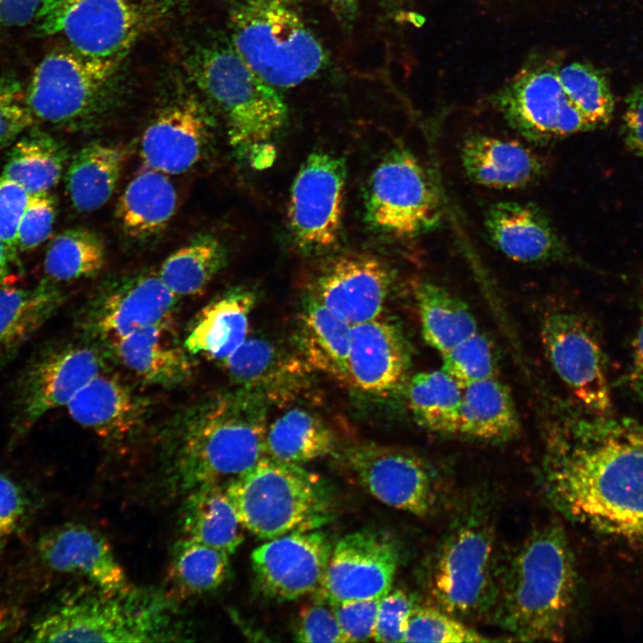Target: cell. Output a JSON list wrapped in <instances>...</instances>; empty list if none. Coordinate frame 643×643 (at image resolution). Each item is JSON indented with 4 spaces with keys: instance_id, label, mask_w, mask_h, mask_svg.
<instances>
[{
    "instance_id": "cell-46",
    "label": "cell",
    "mask_w": 643,
    "mask_h": 643,
    "mask_svg": "<svg viewBox=\"0 0 643 643\" xmlns=\"http://www.w3.org/2000/svg\"><path fill=\"white\" fill-rule=\"evenodd\" d=\"M34 122L26 90L13 79H0V152L30 129Z\"/></svg>"
},
{
    "instance_id": "cell-20",
    "label": "cell",
    "mask_w": 643,
    "mask_h": 643,
    "mask_svg": "<svg viewBox=\"0 0 643 643\" xmlns=\"http://www.w3.org/2000/svg\"><path fill=\"white\" fill-rule=\"evenodd\" d=\"M391 286V274L378 257L350 253L326 263L307 294L354 325L380 317Z\"/></svg>"
},
{
    "instance_id": "cell-8",
    "label": "cell",
    "mask_w": 643,
    "mask_h": 643,
    "mask_svg": "<svg viewBox=\"0 0 643 643\" xmlns=\"http://www.w3.org/2000/svg\"><path fill=\"white\" fill-rule=\"evenodd\" d=\"M167 607L158 597L129 590L77 594L32 625L29 641L149 642L169 636Z\"/></svg>"
},
{
    "instance_id": "cell-31",
    "label": "cell",
    "mask_w": 643,
    "mask_h": 643,
    "mask_svg": "<svg viewBox=\"0 0 643 643\" xmlns=\"http://www.w3.org/2000/svg\"><path fill=\"white\" fill-rule=\"evenodd\" d=\"M351 329V324L306 293L296 327L301 359L311 370L348 381Z\"/></svg>"
},
{
    "instance_id": "cell-7",
    "label": "cell",
    "mask_w": 643,
    "mask_h": 643,
    "mask_svg": "<svg viewBox=\"0 0 643 643\" xmlns=\"http://www.w3.org/2000/svg\"><path fill=\"white\" fill-rule=\"evenodd\" d=\"M492 523L469 514L445 534L431 556L426 587L430 604L463 621L492 615L501 570Z\"/></svg>"
},
{
    "instance_id": "cell-29",
    "label": "cell",
    "mask_w": 643,
    "mask_h": 643,
    "mask_svg": "<svg viewBox=\"0 0 643 643\" xmlns=\"http://www.w3.org/2000/svg\"><path fill=\"white\" fill-rule=\"evenodd\" d=\"M168 323L137 330L109 348L119 362L144 381L157 386H179L191 378L193 363L169 333Z\"/></svg>"
},
{
    "instance_id": "cell-1",
    "label": "cell",
    "mask_w": 643,
    "mask_h": 643,
    "mask_svg": "<svg viewBox=\"0 0 643 643\" xmlns=\"http://www.w3.org/2000/svg\"><path fill=\"white\" fill-rule=\"evenodd\" d=\"M550 447L542 480L570 518L628 538L643 537V426L596 415Z\"/></svg>"
},
{
    "instance_id": "cell-39",
    "label": "cell",
    "mask_w": 643,
    "mask_h": 643,
    "mask_svg": "<svg viewBox=\"0 0 643 643\" xmlns=\"http://www.w3.org/2000/svg\"><path fill=\"white\" fill-rule=\"evenodd\" d=\"M227 260L224 244L217 237L204 233L172 252L157 272L178 297L195 296L206 288L224 268Z\"/></svg>"
},
{
    "instance_id": "cell-12",
    "label": "cell",
    "mask_w": 643,
    "mask_h": 643,
    "mask_svg": "<svg viewBox=\"0 0 643 643\" xmlns=\"http://www.w3.org/2000/svg\"><path fill=\"white\" fill-rule=\"evenodd\" d=\"M344 464L359 485L390 507L427 517L442 500V479L428 461L413 451L357 444L346 450Z\"/></svg>"
},
{
    "instance_id": "cell-10",
    "label": "cell",
    "mask_w": 643,
    "mask_h": 643,
    "mask_svg": "<svg viewBox=\"0 0 643 643\" xmlns=\"http://www.w3.org/2000/svg\"><path fill=\"white\" fill-rule=\"evenodd\" d=\"M441 217V198L426 168L406 149L388 152L368 181L366 221L380 232L409 237L436 228Z\"/></svg>"
},
{
    "instance_id": "cell-40",
    "label": "cell",
    "mask_w": 643,
    "mask_h": 643,
    "mask_svg": "<svg viewBox=\"0 0 643 643\" xmlns=\"http://www.w3.org/2000/svg\"><path fill=\"white\" fill-rule=\"evenodd\" d=\"M463 387L442 369L416 373L408 382L409 409L422 428L457 435Z\"/></svg>"
},
{
    "instance_id": "cell-14",
    "label": "cell",
    "mask_w": 643,
    "mask_h": 643,
    "mask_svg": "<svg viewBox=\"0 0 643 643\" xmlns=\"http://www.w3.org/2000/svg\"><path fill=\"white\" fill-rule=\"evenodd\" d=\"M347 169L344 160L316 151L301 164L291 186L288 224L296 246L305 253H321L339 238Z\"/></svg>"
},
{
    "instance_id": "cell-47",
    "label": "cell",
    "mask_w": 643,
    "mask_h": 643,
    "mask_svg": "<svg viewBox=\"0 0 643 643\" xmlns=\"http://www.w3.org/2000/svg\"><path fill=\"white\" fill-rule=\"evenodd\" d=\"M56 215V201L49 192L30 194L17 235L18 250H31L50 236Z\"/></svg>"
},
{
    "instance_id": "cell-3",
    "label": "cell",
    "mask_w": 643,
    "mask_h": 643,
    "mask_svg": "<svg viewBox=\"0 0 643 643\" xmlns=\"http://www.w3.org/2000/svg\"><path fill=\"white\" fill-rule=\"evenodd\" d=\"M266 409L263 397L238 388L181 414L174 444L182 486L193 489L227 483L255 466L265 456Z\"/></svg>"
},
{
    "instance_id": "cell-58",
    "label": "cell",
    "mask_w": 643,
    "mask_h": 643,
    "mask_svg": "<svg viewBox=\"0 0 643 643\" xmlns=\"http://www.w3.org/2000/svg\"><path fill=\"white\" fill-rule=\"evenodd\" d=\"M336 1L343 2V3H349V2H353L355 0H336Z\"/></svg>"
},
{
    "instance_id": "cell-43",
    "label": "cell",
    "mask_w": 643,
    "mask_h": 643,
    "mask_svg": "<svg viewBox=\"0 0 643 643\" xmlns=\"http://www.w3.org/2000/svg\"><path fill=\"white\" fill-rule=\"evenodd\" d=\"M557 74L569 99L592 129L606 126L613 116L614 101L605 75L581 62L558 65Z\"/></svg>"
},
{
    "instance_id": "cell-28",
    "label": "cell",
    "mask_w": 643,
    "mask_h": 643,
    "mask_svg": "<svg viewBox=\"0 0 643 643\" xmlns=\"http://www.w3.org/2000/svg\"><path fill=\"white\" fill-rule=\"evenodd\" d=\"M256 295L236 288L211 301L198 313L183 347L191 355L224 361L247 338L249 317Z\"/></svg>"
},
{
    "instance_id": "cell-56",
    "label": "cell",
    "mask_w": 643,
    "mask_h": 643,
    "mask_svg": "<svg viewBox=\"0 0 643 643\" xmlns=\"http://www.w3.org/2000/svg\"><path fill=\"white\" fill-rule=\"evenodd\" d=\"M630 378L633 388L643 396V317L633 342V363Z\"/></svg>"
},
{
    "instance_id": "cell-36",
    "label": "cell",
    "mask_w": 643,
    "mask_h": 643,
    "mask_svg": "<svg viewBox=\"0 0 643 643\" xmlns=\"http://www.w3.org/2000/svg\"><path fill=\"white\" fill-rule=\"evenodd\" d=\"M335 447L333 431L305 409H290L267 427L265 456L275 460L302 464L331 454Z\"/></svg>"
},
{
    "instance_id": "cell-27",
    "label": "cell",
    "mask_w": 643,
    "mask_h": 643,
    "mask_svg": "<svg viewBox=\"0 0 643 643\" xmlns=\"http://www.w3.org/2000/svg\"><path fill=\"white\" fill-rule=\"evenodd\" d=\"M460 158L472 181L491 188H522L543 171L540 158L522 143L482 134L464 139Z\"/></svg>"
},
{
    "instance_id": "cell-49",
    "label": "cell",
    "mask_w": 643,
    "mask_h": 643,
    "mask_svg": "<svg viewBox=\"0 0 643 643\" xmlns=\"http://www.w3.org/2000/svg\"><path fill=\"white\" fill-rule=\"evenodd\" d=\"M414 605L415 600L407 591L391 588L380 600L373 639L378 642H404L408 619Z\"/></svg>"
},
{
    "instance_id": "cell-32",
    "label": "cell",
    "mask_w": 643,
    "mask_h": 643,
    "mask_svg": "<svg viewBox=\"0 0 643 643\" xmlns=\"http://www.w3.org/2000/svg\"><path fill=\"white\" fill-rule=\"evenodd\" d=\"M177 208V192L168 175L143 166L126 186L116 210L122 231L148 239L163 232Z\"/></svg>"
},
{
    "instance_id": "cell-34",
    "label": "cell",
    "mask_w": 643,
    "mask_h": 643,
    "mask_svg": "<svg viewBox=\"0 0 643 643\" xmlns=\"http://www.w3.org/2000/svg\"><path fill=\"white\" fill-rule=\"evenodd\" d=\"M519 430L514 401L504 382L493 377L463 387L457 435L497 442Z\"/></svg>"
},
{
    "instance_id": "cell-48",
    "label": "cell",
    "mask_w": 643,
    "mask_h": 643,
    "mask_svg": "<svg viewBox=\"0 0 643 643\" xmlns=\"http://www.w3.org/2000/svg\"><path fill=\"white\" fill-rule=\"evenodd\" d=\"M294 634L300 642L347 643L332 605L317 596L300 610Z\"/></svg>"
},
{
    "instance_id": "cell-4",
    "label": "cell",
    "mask_w": 643,
    "mask_h": 643,
    "mask_svg": "<svg viewBox=\"0 0 643 643\" xmlns=\"http://www.w3.org/2000/svg\"><path fill=\"white\" fill-rule=\"evenodd\" d=\"M187 65L196 85L224 115L231 145L255 168L271 164L274 149L269 143L288 116L276 88L257 75L230 43L197 45Z\"/></svg>"
},
{
    "instance_id": "cell-50",
    "label": "cell",
    "mask_w": 643,
    "mask_h": 643,
    "mask_svg": "<svg viewBox=\"0 0 643 643\" xmlns=\"http://www.w3.org/2000/svg\"><path fill=\"white\" fill-rule=\"evenodd\" d=\"M380 598L333 604V611L347 642L373 639Z\"/></svg>"
},
{
    "instance_id": "cell-13",
    "label": "cell",
    "mask_w": 643,
    "mask_h": 643,
    "mask_svg": "<svg viewBox=\"0 0 643 643\" xmlns=\"http://www.w3.org/2000/svg\"><path fill=\"white\" fill-rule=\"evenodd\" d=\"M551 62L526 65L497 95L507 123L526 139L545 143L593 129L569 99Z\"/></svg>"
},
{
    "instance_id": "cell-19",
    "label": "cell",
    "mask_w": 643,
    "mask_h": 643,
    "mask_svg": "<svg viewBox=\"0 0 643 643\" xmlns=\"http://www.w3.org/2000/svg\"><path fill=\"white\" fill-rule=\"evenodd\" d=\"M332 547L328 534L319 529L268 539L251 554L260 590L280 601L313 593L322 580Z\"/></svg>"
},
{
    "instance_id": "cell-9",
    "label": "cell",
    "mask_w": 643,
    "mask_h": 643,
    "mask_svg": "<svg viewBox=\"0 0 643 643\" xmlns=\"http://www.w3.org/2000/svg\"><path fill=\"white\" fill-rule=\"evenodd\" d=\"M121 62L86 56L71 47L48 53L26 89L35 121L71 129L98 124L114 107Z\"/></svg>"
},
{
    "instance_id": "cell-26",
    "label": "cell",
    "mask_w": 643,
    "mask_h": 643,
    "mask_svg": "<svg viewBox=\"0 0 643 643\" xmlns=\"http://www.w3.org/2000/svg\"><path fill=\"white\" fill-rule=\"evenodd\" d=\"M71 419L98 437L119 440L136 432L145 418V405L114 375L102 371L66 405Z\"/></svg>"
},
{
    "instance_id": "cell-37",
    "label": "cell",
    "mask_w": 643,
    "mask_h": 643,
    "mask_svg": "<svg viewBox=\"0 0 643 643\" xmlns=\"http://www.w3.org/2000/svg\"><path fill=\"white\" fill-rule=\"evenodd\" d=\"M414 299L422 337L441 355L478 331L468 305L443 286L422 281L415 288Z\"/></svg>"
},
{
    "instance_id": "cell-55",
    "label": "cell",
    "mask_w": 643,
    "mask_h": 643,
    "mask_svg": "<svg viewBox=\"0 0 643 643\" xmlns=\"http://www.w3.org/2000/svg\"><path fill=\"white\" fill-rule=\"evenodd\" d=\"M73 0H44L36 22L38 30L49 35L50 30Z\"/></svg>"
},
{
    "instance_id": "cell-23",
    "label": "cell",
    "mask_w": 643,
    "mask_h": 643,
    "mask_svg": "<svg viewBox=\"0 0 643 643\" xmlns=\"http://www.w3.org/2000/svg\"><path fill=\"white\" fill-rule=\"evenodd\" d=\"M409 352L398 328L379 317L352 325L348 382L357 389L386 397L404 381Z\"/></svg>"
},
{
    "instance_id": "cell-45",
    "label": "cell",
    "mask_w": 643,
    "mask_h": 643,
    "mask_svg": "<svg viewBox=\"0 0 643 643\" xmlns=\"http://www.w3.org/2000/svg\"><path fill=\"white\" fill-rule=\"evenodd\" d=\"M442 355L441 369L463 387L496 377L497 355L490 339L477 331Z\"/></svg>"
},
{
    "instance_id": "cell-42",
    "label": "cell",
    "mask_w": 643,
    "mask_h": 643,
    "mask_svg": "<svg viewBox=\"0 0 643 643\" xmlns=\"http://www.w3.org/2000/svg\"><path fill=\"white\" fill-rule=\"evenodd\" d=\"M229 554L189 538L173 547L170 576L182 594H202L220 588L228 579Z\"/></svg>"
},
{
    "instance_id": "cell-38",
    "label": "cell",
    "mask_w": 643,
    "mask_h": 643,
    "mask_svg": "<svg viewBox=\"0 0 643 643\" xmlns=\"http://www.w3.org/2000/svg\"><path fill=\"white\" fill-rule=\"evenodd\" d=\"M67 160L63 144L49 133L32 128L11 147L2 175L29 194L48 192L59 182Z\"/></svg>"
},
{
    "instance_id": "cell-22",
    "label": "cell",
    "mask_w": 643,
    "mask_h": 643,
    "mask_svg": "<svg viewBox=\"0 0 643 643\" xmlns=\"http://www.w3.org/2000/svg\"><path fill=\"white\" fill-rule=\"evenodd\" d=\"M38 554L50 570L83 576L103 591L130 589L105 537L87 525L67 523L53 529L40 539Z\"/></svg>"
},
{
    "instance_id": "cell-44",
    "label": "cell",
    "mask_w": 643,
    "mask_h": 643,
    "mask_svg": "<svg viewBox=\"0 0 643 643\" xmlns=\"http://www.w3.org/2000/svg\"><path fill=\"white\" fill-rule=\"evenodd\" d=\"M494 639L431 604L417 605L408 619L404 642H485Z\"/></svg>"
},
{
    "instance_id": "cell-17",
    "label": "cell",
    "mask_w": 643,
    "mask_h": 643,
    "mask_svg": "<svg viewBox=\"0 0 643 643\" xmlns=\"http://www.w3.org/2000/svg\"><path fill=\"white\" fill-rule=\"evenodd\" d=\"M178 296L158 272H139L105 283L88 302L81 317L87 336L109 347L131 333L167 323Z\"/></svg>"
},
{
    "instance_id": "cell-21",
    "label": "cell",
    "mask_w": 643,
    "mask_h": 643,
    "mask_svg": "<svg viewBox=\"0 0 643 643\" xmlns=\"http://www.w3.org/2000/svg\"><path fill=\"white\" fill-rule=\"evenodd\" d=\"M212 130L208 113L193 96L166 105L142 135L144 165L167 175L188 171L203 156Z\"/></svg>"
},
{
    "instance_id": "cell-11",
    "label": "cell",
    "mask_w": 643,
    "mask_h": 643,
    "mask_svg": "<svg viewBox=\"0 0 643 643\" xmlns=\"http://www.w3.org/2000/svg\"><path fill=\"white\" fill-rule=\"evenodd\" d=\"M177 0H73L49 35H64L74 51L120 60L173 12Z\"/></svg>"
},
{
    "instance_id": "cell-53",
    "label": "cell",
    "mask_w": 643,
    "mask_h": 643,
    "mask_svg": "<svg viewBox=\"0 0 643 643\" xmlns=\"http://www.w3.org/2000/svg\"><path fill=\"white\" fill-rule=\"evenodd\" d=\"M622 138L628 150L643 158V82L633 88L626 97Z\"/></svg>"
},
{
    "instance_id": "cell-25",
    "label": "cell",
    "mask_w": 643,
    "mask_h": 643,
    "mask_svg": "<svg viewBox=\"0 0 643 643\" xmlns=\"http://www.w3.org/2000/svg\"><path fill=\"white\" fill-rule=\"evenodd\" d=\"M221 363L235 384L267 402L293 398L311 370L301 357H294L271 341L256 337L247 338Z\"/></svg>"
},
{
    "instance_id": "cell-24",
    "label": "cell",
    "mask_w": 643,
    "mask_h": 643,
    "mask_svg": "<svg viewBox=\"0 0 643 643\" xmlns=\"http://www.w3.org/2000/svg\"><path fill=\"white\" fill-rule=\"evenodd\" d=\"M484 227L494 247L514 262L542 263L565 253L549 218L530 203L493 204L486 212Z\"/></svg>"
},
{
    "instance_id": "cell-35",
    "label": "cell",
    "mask_w": 643,
    "mask_h": 643,
    "mask_svg": "<svg viewBox=\"0 0 643 643\" xmlns=\"http://www.w3.org/2000/svg\"><path fill=\"white\" fill-rule=\"evenodd\" d=\"M187 538L230 555L244 540L246 530L223 484L191 489L181 510Z\"/></svg>"
},
{
    "instance_id": "cell-2",
    "label": "cell",
    "mask_w": 643,
    "mask_h": 643,
    "mask_svg": "<svg viewBox=\"0 0 643 643\" xmlns=\"http://www.w3.org/2000/svg\"><path fill=\"white\" fill-rule=\"evenodd\" d=\"M574 564L562 527L533 529L501 566L494 621L521 641L564 639L575 595Z\"/></svg>"
},
{
    "instance_id": "cell-16",
    "label": "cell",
    "mask_w": 643,
    "mask_h": 643,
    "mask_svg": "<svg viewBox=\"0 0 643 643\" xmlns=\"http://www.w3.org/2000/svg\"><path fill=\"white\" fill-rule=\"evenodd\" d=\"M539 335L549 363L572 395L593 414H608L612 401L603 352L586 322L570 311L549 310Z\"/></svg>"
},
{
    "instance_id": "cell-51",
    "label": "cell",
    "mask_w": 643,
    "mask_h": 643,
    "mask_svg": "<svg viewBox=\"0 0 643 643\" xmlns=\"http://www.w3.org/2000/svg\"><path fill=\"white\" fill-rule=\"evenodd\" d=\"M29 193L18 183L0 176V241L13 256L18 250V228L29 198Z\"/></svg>"
},
{
    "instance_id": "cell-5",
    "label": "cell",
    "mask_w": 643,
    "mask_h": 643,
    "mask_svg": "<svg viewBox=\"0 0 643 643\" xmlns=\"http://www.w3.org/2000/svg\"><path fill=\"white\" fill-rule=\"evenodd\" d=\"M225 485L244 528L259 539L321 529L333 515L329 485L301 464L263 456Z\"/></svg>"
},
{
    "instance_id": "cell-54",
    "label": "cell",
    "mask_w": 643,
    "mask_h": 643,
    "mask_svg": "<svg viewBox=\"0 0 643 643\" xmlns=\"http://www.w3.org/2000/svg\"><path fill=\"white\" fill-rule=\"evenodd\" d=\"M44 0H0V33L37 21Z\"/></svg>"
},
{
    "instance_id": "cell-52",
    "label": "cell",
    "mask_w": 643,
    "mask_h": 643,
    "mask_svg": "<svg viewBox=\"0 0 643 643\" xmlns=\"http://www.w3.org/2000/svg\"><path fill=\"white\" fill-rule=\"evenodd\" d=\"M26 510L21 489L12 479L0 473V549L15 533Z\"/></svg>"
},
{
    "instance_id": "cell-6",
    "label": "cell",
    "mask_w": 643,
    "mask_h": 643,
    "mask_svg": "<svg viewBox=\"0 0 643 643\" xmlns=\"http://www.w3.org/2000/svg\"><path fill=\"white\" fill-rule=\"evenodd\" d=\"M230 44L274 88L314 77L326 52L293 0H237L230 13Z\"/></svg>"
},
{
    "instance_id": "cell-41",
    "label": "cell",
    "mask_w": 643,
    "mask_h": 643,
    "mask_svg": "<svg viewBox=\"0 0 643 643\" xmlns=\"http://www.w3.org/2000/svg\"><path fill=\"white\" fill-rule=\"evenodd\" d=\"M102 237L87 228L69 229L49 244L44 261L47 279L57 283L96 275L105 263Z\"/></svg>"
},
{
    "instance_id": "cell-33",
    "label": "cell",
    "mask_w": 643,
    "mask_h": 643,
    "mask_svg": "<svg viewBox=\"0 0 643 643\" xmlns=\"http://www.w3.org/2000/svg\"><path fill=\"white\" fill-rule=\"evenodd\" d=\"M124 161L121 146L102 141H92L75 153L65 175L72 206L80 213L104 206L116 188Z\"/></svg>"
},
{
    "instance_id": "cell-15",
    "label": "cell",
    "mask_w": 643,
    "mask_h": 643,
    "mask_svg": "<svg viewBox=\"0 0 643 643\" xmlns=\"http://www.w3.org/2000/svg\"><path fill=\"white\" fill-rule=\"evenodd\" d=\"M104 368L100 351L86 343L40 352L19 380L13 421L15 436L27 433L50 411L66 406Z\"/></svg>"
},
{
    "instance_id": "cell-57",
    "label": "cell",
    "mask_w": 643,
    "mask_h": 643,
    "mask_svg": "<svg viewBox=\"0 0 643 643\" xmlns=\"http://www.w3.org/2000/svg\"><path fill=\"white\" fill-rule=\"evenodd\" d=\"M13 257L6 246L0 241V284L5 280L9 263Z\"/></svg>"
},
{
    "instance_id": "cell-30",
    "label": "cell",
    "mask_w": 643,
    "mask_h": 643,
    "mask_svg": "<svg viewBox=\"0 0 643 643\" xmlns=\"http://www.w3.org/2000/svg\"><path fill=\"white\" fill-rule=\"evenodd\" d=\"M63 295L55 282L0 284V366L6 364L57 312Z\"/></svg>"
},
{
    "instance_id": "cell-18",
    "label": "cell",
    "mask_w": 643,
    "mask_h": 643,
    "mask_svg": "<svg viewBox=\"0 0 643 643\" xmlns=\"http://www.w3.org/2000/svg\"><path fill=\"white\" fill-rule=\"evenodd\" d=\"M399 549L386 533L361 530L333 545L315 596L333 604L382 597L391 588Z\"/></svg>"
}]
</instances>
